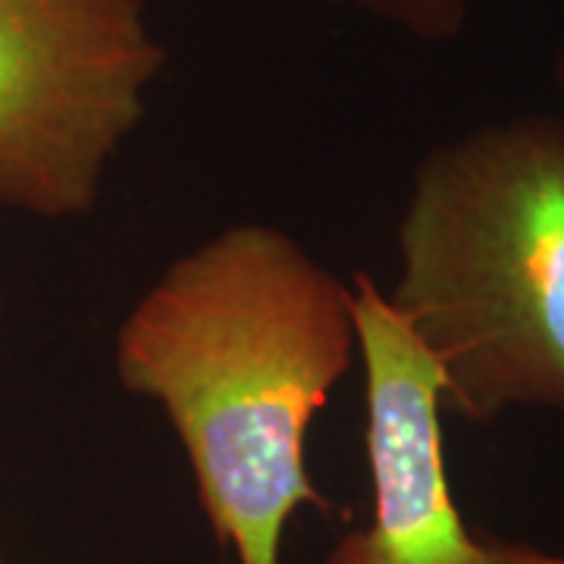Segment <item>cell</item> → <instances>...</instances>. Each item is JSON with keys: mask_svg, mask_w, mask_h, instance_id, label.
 Listing matches in <instances>:
<instances>
[{"mask_svg": "<svg viewBox=\"0 0 564 564\" xmlns=\"http://www.w3.org/2000/svg\"><path fill=\"white\" fill-rule=\"evenodd\" d=\"M355 358V285L254 220L170 263L113 348L117 380L161 404L210 530L239 564H282L292 514L326 508L304 445Z\"/></svg>", "mask_w": 564, "mask_h": 564, "instance_id": "6da1fadb", "label": "cell"}, {"mask_svg": "<svg viewBox=\"0 0 564 564\" xmlns=\"http://www.w3.org/2000/svg\"><path fill=\"white\" fill-rule=\"evenodd\" d=\"M386 302L433 364L443 411L564 417V120L521 113L423 154Z\"/></svg>", "mask_w": 564, "mask_h": 564, "instance_id": "7a4b0ae2", "label": "cell"}, {"mask_svg": "<svg viewBox=\"0 0 564 564\" xmlns=\"http://www.w3.org/2000/svg\"><path fill=\"white\" fill-rule=\"evenodd\" d=\"M163 66L144 0H0V204L91 214Z\"/></svg>", "mask_w": 564, "mask_h": 564, "instance_id": "3957f363", "label": "cell"}, {"mask_svg": "<svg viewBox=\"0 0 564 564\" xmlns=\"http://www.w3.org/2000/svg\"><path fill=\"white\" fill-rule=\"evenodd\" d=\"M351 285L373 514L333 545L326 564H489L448 484L440 377L377 280L361 270Z\"/></svg>", "mask_w": 564, "mask_h": 564, "instance_id": "277c9868", "label": "cell"}, {"mask_svg": "<svg viewBox=\"0 0 564 564\" xmlns=\"http://www.w3.org/2000/svg\"><path fill=\"white\" fill-rule=\"evenodd\" d=\"M321 3L370 13L426 44L455 41L467 25V0H321Z\"/></svg>", "mask_w": 564, "mask_h": 564, "instance_id": "5b68a950", "label": "cell"}, {"mask_svg": "<svg viewBox=\"0 0 564 564\" xmlns=\"http://www.w3.org/2000/svg\"><path fill=\"white\" fill-rule=\"evenodd\" d=\"M486 555L489 564H564V555L555 552L521 543H499V540H486Z\"/></svg>", "mask_w": 564, "mask_h": 564, "instance_id": "8992f818", "label": "cell"}, {"mask_svg": "<svg viewBox=\"0 0 564 564\" xmlns=\"http://www.w3.org/2000/svg\"><path fill=\"white\" fill-rule=\"evenodd\" d=\"M555 82L562 85V91H564V44H562V51H558V57H555Z\"/></svg>", "mask_w": 564, "mask_h": 564, "instance_id": "52a82bcc", "label": "cell"}, {"mask_svg": "<svg viewBox=\"0 0 564 564\" xmlns=\"http://www.w3.org/2000/svg\"><path fill=\"white\" fill-rule=\"evenodd\" d=\"M0 321H3V302H0Z\"/></svg>", "mask_w": 564, "mask_h": 564, "instance_id": "ba28073f", "label": "cell"}, {"mask_svg": "<svg viewBox=\"0 0 564 564\" xmlns=\"http://www.w3.org/2000/svg\"><path fill=\"white\" fill-rule=\"evenodd\" d=\"M0 564H7V562H3V558H0Z\"/></svg>", "mask_w": 564, "mask_h": 564, "instance_id": "9c48e42d", "label": "cell"}]
</instances>
